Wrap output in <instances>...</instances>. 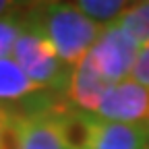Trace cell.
Instances as JSON below:
<instances>
[{
	"instance_id": "6da1fadb",
	"label": "cell",
	"mask_w": 149,
	"mask_h": 149,
	"mask_svg": "<svg viewBox=\"0 0 149 149\" xmlns=\"http://www.w3.org/2000/svg\"><path fill=\"white\" fill-rule=\"evenodd\" d=\"M27 15L44 31L58 58L70 68L89 54L104 29L89 21L81 10H77L72 2L33 4Z\"/></svg>"
},
{
	"instance_id": "7a4b0ae2",
	"label": "cell",
	"mask_w": 149,
	"mask_h": 149,
	"mask_svg": "<svg viewBox=\"0 0 149 149\" xmlns=\"http://www.w3.org/2000/svg\"><path fill=\"white\" fill-rule=\"evenodd\" d=\"M10 58L37 87H42L44 91L64 93L70 66H66L58 58L54 46L48 42L44 31L35 25V21L27 13L23 15V27L15 42Z\"/></svg>"
},
{
	"instance_id": "3957f363",
	"label": "cell",
	"mask_w": 149,
	"mask_h": 149,
	"mask_svg": "<svg viewBox=\"0 0 149 149\" xmlns=\"http://www.w3.org/2000/svg\"><path fill=\"white\" fill-rule=\"evenodd\" d=\"M50 102L31 104L29 110L17 108V149H72L66 133V110Z\"/></svg>"
},
{
	"instance_id": "277c9868",
	"label": "cell",
	"mask_w": 149,
	"mask_h": 149,
	"mask_svg": "<svg viewBox=\"0 0 149 149\" xmlns=\"http://www.w3.org/2000/svg\"><path fill=\"white\" fill-rule=\"evenodd\" d=\"M139 48L141 46L133 40V35L126 29H122L118 23H114L102 29L87 58L93 64V68L100 72V77L108 85H112L130 79Z\"/></svg>"
},
{
	"instance_id": "5b68a950",
	"label": "cell",
	"mask_w": 149,
	"mask_h": 149,
	"mask_svg": "<svg viewBox=\"0 0 149 149\" xmlns=\"http://www.w3.org/2000/svg\"><path fill=\"white\" fill-rule=\"evenodd\" d=\"M95 116L110 122L149 124V87L133 77L108 85Z\"/></svg>"
},
{
	"instance_id": "8992f818",
	"label": "cell",
	"mask_w": 149,
	"mask_h": 149,
	"mask_svg": "<svg viewBox=\"0 0 149 149\" xmlns=\"http://www.w3.org/2000/svg\"><path fill=\"white\" fill-rule=\"evenodd\" d=\"M81 149H149V126L110 122L89 114Z\"/></svg>"
},
{
	"instance_id": "52a82bcc",
	"label": "cell",
	"mask_w": 149,
	"mask_h": 149,
	"mask_svg": "<svg viewBox=\"0 0 149 149\" xmlns=\"http://www.w3.org/2000/svg\"><path fill=\"white\" fill-rule=\"evenodd\" d=\"M106 89H108V83L100 77V72L93 68V64L85 56L81 62H77L70 68L64 93L70 108L95 116Z\"/></svg>"
},
{
	"instance_id": "ba28073f",
	"label": "cell",
	"mask_w": 149,
	"mask_h": 149,
	"mask_svg": "<svg viewBox=\"0 0 149 149\" xmlns=\"http://www.w3.org/2000/svg\"><path fill=\"white\" fill-rule=\"evenodd\" d=\"M42 95L44 89L29 81L13 58H0V104L17 106L21 102L40 100Z\"/></svg>"
},
{
	"instance_id": "9c48e42d",
	"label": "cell",
	"mask_w": 149,
	"mask_h": 149,
	"mask_svg": "<svg viewBox=\"0 0 149 149\" xmlns=\"http://www.w3.org/2000/svg\"><path fill=\"white\" fill-rule=\"evenodd\" d=\"M72 4L100 27H110L118 23L122 15L133 6V2H126V0H79Z\"/></svg>"
},
{
	"instance_id": "30bf717a",
	"label": "cell",
	"mask_w": 149,
	"mask_h": 149,
	"mask_svg": "<svg viewBox=\"0 0 149 149\" xmlns=\"http://www.w3.org/2000/svg\"><path fill=\"white\" fill-rule=\"evenodd\" d=\"M118 25L133 35V40L139 46L147 44L149 42V0L147 2H133V6L122 15Z\"/></svg>"
},
{
	"instance_id": "8fae6325",
	"label": "cell",
	"mask_w": 149,
	"mask_h": 149,
	"mask_svg": "<svg viewBox=\"0 0 149 149\" xmlns=\"http://www.w3.org/2000/svg\"><path fill=\"white\" fill-rule=\"evenodd\" d=\"M21 27H23V15L19 10L0 17V58H10Z\"/></svg>"
},
{
	"instance_id": "7c38bea8",
	"label": "cell",
	"mask_w": 149,
	"mask_h": 149,
	"mask_svg": "<svg viewBox=\"0 0 149 149\" xmlns=\"http://www.w3.org/2000/svg\"><path fill=\"white\" fill-rule=\"evenodd\" d=\"M17 108L0 104V149H17Z\"/></svg>"
},
{
	"instance_id": "4fadbf2b",
	"label": "cell",
	"mask_w": 149,
	"mask_h": 149,
	"mask_svg": "<svg viewBox=\"0 0 149 149\" xmlns=\"http://www.w3.org/2000/svg\"><path fill=\"white\" fill-rule=\"evenodd\" d=\"M137 83L149 87V42L143 44L137 52V60H135V66H133V72H130Z\"/></svg>"
},
{
	"instance_id": "5bb4252c",
	"label": "cell",
	"mask_w": 149,
	"mask_h": 149,
	"mask_svg": "<svg viewBox=\"0 0 149 149\" xmlns=\"http://www.w3.org/2000/svg\"><path fill=\"white\" fill-rule=\"evenodd\" d=\"M19 8L17 2H8V0H0V17H4V15H10Z\"/></svg>"
},
{
	"instance_id": "9a60e30c",
	"label": "cell",
	"mask_w": 149,
	"mask_h": 149,
	"mask_svg": "<svg viewBox=\"0 0 149 149\" xmlns=\"http://www.w3.org/2000/svg\"><path fill=\"white\" fill-rule=\"evenodd\" d=\"M147 126H149V124H147Z\"/></svg>"
}]
</instances>
